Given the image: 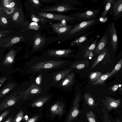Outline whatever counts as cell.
I'll list each match as a JSON object with an SVG mask.
<instances>
[{"instance_id":"cell-11","label":"cell","mask_w":122,"mask_h":122,"mask_svg":"<svg viewBox=\"0 0 122 122\" xmlns=\"http://www.w3.org/2000/svg\"><path fill=\"white\" fill-rule=\"evenodd\" d=\"M70 10H77L79 11H83L84 10H80L78 8L72 7L69 4H63L51 7L43 10L46 11L66 12Z\"/></svg>"},{"instance_id":"cell-1","label":"cell","mask_w":122,"mask_h":122,"mask_svg":"<svg viewBox=\"0 0 122 122\" xmlns=\"http://www.w3.org/2000/svg\"><path fill=\"white\" fill-rule=\"evenodd\" d=\"M69 62L68 60L55 57L36 56L26 62L25 68L26 73L34 76L42 71L49 72L65 68Z\"/></svg>"},{"instance_id":"cell-50","label":"cell","mask_w":122,"mask_h":122,"mask_svg":"<svg viewBox=\"0 0 122 122\" xmlns=\"http://www.w3.org/2000/svg\"><path fill=\"white\" fill-rule=\"evenodd\" d=\"M3 14L2 10L0 7V16Z\"/></svg>"},{"instance_id":"cell-51","label":"cell","mask_w":122,"mask_h":122,"mask_svg":"<svg viewBox=\"0 0 122 122\" xmlns=\"http://www.w3.org/2000/svg\"><path fill=\"white\" fill-rule=\"evenodd\" d=\"M117 122H119L118 121Z\"/></svg>"},{"instance_id":"cell-45","label":"cell","mask_w":122,"mask_h":122,"mask_svg":"<svg viewBox=\"0 0 122 122\" xmlns=\"http://www.w3.org/2000/svg\"><path fill=\"white\" fill-rule=\"evenodd\" d=\"M39 117V116H36L29 119L25 122H36L38 119Z\"/></svg>"},{"instance_id":"cell-8","label":"cell","mask_w":122,"mask_h":122,"mask_svg":"<svg viewBox=\"0 0 122 122\" xmlns=\"http://www.w3.org/2000/svg\"><path fill=\"white\" fill-rule=\"evenodd\" d=\"M71 68H64L56 71L52 73L53 81L57 87L61 81L71 71Z\"/></svg>"},{"instance_id":"cell-43","label":"cell","mask_w":122,"mask_h":122,"mask_svg":"<svg viewBox=\"0 0 122 122\" xmlns=\"http://www.w3.org/2000/svg\"><path fill=\"white\" fill-rule=\"evenodd\" d=\"M29 1L31 3L35 6L38 7L41 6L40 1L38 0H31Z\"/></svg>"},{"instance_id":"cell-23","label":"cell","mask_w":122,"mask_h":122,"mask_svg":"<svg viewBox=\"0 0 122 122\" xmlns=\"http://www.w3.org/2000/svg\"><path fill=\"white\" fill-rule=\"evenodd\" d=\"M108 51L107 48L104 47L99 53L93 62L91 68L92 69L103 59Z\"/></svg>"},{"instance_id":"cell-46","label":"cell","mask_w":122,"mask_h":122,"mask_svg":"<svg viewBox=\"0 0 122 122\" xmlns=\"http://www.w3.org/2000/svg\"><path fill=\"white\" fill-rule=\"evenodd\" d=\"M107 17H106L105 18H103L100 16L97 19V23L99 21L100 22V23H104L107 20V19H105Z\"/></svg>"},{"instance_id":"cell-44","label":"cell","mask_w":122,"mask_h":122,"mask_svg":"<svg viewBox=\"0 0 122 122\" xmlns=\"http://www.w3.org/2000/svg\"><path fill=\"white\" fill-rule=\"evenodd\" d=\"M10 31L7 30H0V38L4 37L6 34L10 33Z\"/></svg>"},{"instance_id":"cell-7","label":"cell","mask_w":122,"mask_h":122,"mask_svg":"<svg viewBox=\"0 0 122 122\" xmlns=\"http://www.w3.org/2000/svg\"><path fill=\"white\" fill-rule=\"evenodd\" d=\"M18 92L15 93L7 97L0 103V112L14 105L21 98Z\"/></svg>"},{"instance_id":"cell-34","label":"cell","mask_w":122,"mask_h":122,"mask_svg":"<svg viewBox=\"0 0 122 122\" xmlns=\"http://www.w3.org/2000/svg\"><path fill=\"white\" fill-rule=\"evenodd\" d=\"M84 97L85 102L88 104L90 105H93L94 100L89 94L87 93H85Z\"/></svg>"},{"instance_id":"cell-13","label":"cell","mask_w":122,"mask_h":122,"mask_svg":"<svg viewBox=\"0 0 122 122\" xmlns=\"http://www.w3.org/2000/svg\"><path fill=\"white\" fill-rule=\"evenodd\" d=\"M80 101V95L78 94L76 97L73 102V105L69 114L67 122H70L74 119L79 112V103Z\"/></svg>"},{"instance_id":"cell-14","label":"cell","mask_w":122,"mask_h":122,"mask_svg":"<svg viewBox=\"0 0 122 122\" xmlns=\"http://www.w3.org/2000/svg\"><path fill=\"white\" fill-rule=\"evenodd\" d=\"M11 18L17 25H22L25 22H24V15L21 7L17 8Z\"/></svg>"},{"instance_id":"cell-22","label":"cell","mask_w":122,"mask_h":122,"mask_svg":"<svg viewBox=\"0 0 122 122\" xmlns=\"http://www.w3.org/2000/svg\"><path fill=\"white\" fill-rule=\"evenodd\" d=\"M16 85L15 82L7 83L0 90V99L13 89Z\"/></svg>"},{"instance_id":"cell-9","label":"cell","mask_w":122,"mask_h":122,"mask_svg":"<svg viewBox=\"0 0 122 122\" xmlns=\"http://www.w3.org/2000/svg\"><path fill=\"white\" fill-rule=\"evenodd\" d=\"M122 12V0H114L109 12L112 15L113 20L116 21L120 18Z\"/></svg>"},{"instance_id":"cell-32","label":"cell","mask_w":122,"mask_h":122,"mask_svg":"<svg viewBox=\"0 0 122 122\" xmlns=\"http://www.w3.org/2000/svg\"><path fill=\"white\" fill-rule=\"evenodd\" d=\"M12 0H2L0 1V7L4 12L8 8L10 3Z\"/></svg>"},{"instance_id":"cell-21","label":"cell","mask_w":122,"mask_h":122,"mask_svg":"<svg viewBox=\"0 0 122 122\" xmlns=\"http://www.w3.org/2000/svg\"><path fill=\"white\" fill-rule=\"evenodd\" d=\"M39 97L31 104L33 107H40L47 102L49 99L50 97L49 95H45Z\"/></svg>"},{"instance_id":"cell-31","label":"cell","mask_w":122,"mask_h":122,"mask_svg":"<svg viewBox=\"0 0 122 122\" xmlns=\"http://www.w3.org/2000/svg\"><path fill=\"white\" fill-rule=\"evenodd\" d=\"M100 37L99 35H97L96 37L95 40L92 42V44L89 46L85 48L82 53L86 52L87 50L95 51L97 46V40Z\"/></svg>"},{"instance_id":"cell-29","label":"cell","mask_w":122,"mask_h":122,"mask_svg":"<svg viewBox=\"0 0 122 122\" xmlns=\"http://www.w3.org/2000/svg\"><path fill=\"white\" fill-rule=\"evenodd\" d=\"M102 73L99 71H96L91 73L89 78L91 81L94 82L97 80L102 75Z\"/></svg>"},{"instance_id":"cell-42","label":"cell","mask_w":122,"mask_h":122,"mask_svg":"<svg viewBox=\"0 0 122 122\" xmlns=\"http://www.w3.org/2000/svg\"><path fill=\"white\" fill-rule=\"evenodd\" d=\"M9 110H7L3 112L0 115V122H1L8 115L10 112Z\"/></svg>"},{"instance_id":"cell-6","label":"cell","mask_w":122,"mask_h":122,"mask_svg":"<svg viewBox=\"0 0 122 122\" xmlns=\"http://www.w3.org/2000/svg\"><path fill=\"white\" fill-rule=\"evenodd\" d=\"M100 8L96 10L89 9L82 12H76L73 15L75 20L85 21L94 20L96 19L100 11Z\"/></svg>"},{"instance_id":"cell-37","label":"cell","mask_w":122,"mask_h":122,"mask_svg":"<svg viewBox=\"0 0 122 122\" xmlns=\"http://www.w3.org/2000/svg\"><path fill=\"white\" fill-rule=\"evenodd\" d=\"M104 122H111L109 116L108 115L104 107L102 109Z\"/></svg>"},{"instance_id":"cell-16","label":"cell","mask_w":122,"mask_h":122,"mask_svg":"<svg viewBox=\"0 0 122 122\" xmlns=\"http://www.w3.org/2000/svg\"><path fill=\"white\" fill-rule=\"evenodd\" d=\"M51 111L54 115H58L60 117L63 114L64 105L61 102H57L52 105L51 108Z\"/></svg>"},{"instance_id":"cell-28","label":"cell","mask_w":122,"mask_h":122,"mask_svg":"<svg viewBox=\"0 0 122 122\" xmlns=\"http://www.w3.org/2000/svg\"><path fill=\"white\" fill-rule=\"evenodd\" d=\"M109 73L101 75L97 80L92 82V85H96L103 84L108 78L109 77Z\"/></svg>"},{"instance_id":"cell-30","label":"cell","mask_w":122,"mask_h":122,"mask_svg":"<svg viewBox=\"0 0 122 122\" xmlns=\"http://www.w3.org/2000/svg\"><path fill=\"white\" fill-rule=\"evenodd\" d=\"M7 16L3 14L0 16V25L2 27L8 26L9 21Z\"/></svg>"},{"instance_id":"cell-3","label":"cell","mask_w":122,"mask_h":122,"mask_svg":"<svg viewBox=\"0 0 122 122\" xmlns=\"http://www.w3.org/2000/svg\"><path fill=\"white\" fill-rule=\"evenodd\" d=\"M34 76L30 77L28 81L27 87L24 90L18 92L21 98L27 100L32 96L40 95L44 94L41 89L36 85L34 81Z\"/></svg>"},{"instance_id":"cell-12","label":"cell","mask_w":122,"mask_h":122,"mask_svg":"<svg viewBox=\"0 0 122 122\" xmlns=\"http://www.w3.org/2000/svg\"><path fill=\"white\" fill-rule=\"evenodd\" d=\"M38 15L39 16L53 20L61 21L65 20L66 21L74 20V18L72 17L64 15L44 12L38 13Z\"/></svg>"},{"instance_id":"cell-48","label":"cell","mask_w":122,"mask_h":122,"mask_svg":"<svg viewBox=\"0 0 122 122\" xmlns=\"http://www.w3.org/2000/svg\"><path fill=\"white\" fill-rule=\"evenodd\" d=\"M13 119L12 116H11L8 117L4 122H11Z\"/></svg>"},{"instance_id":"cell-47","label":"cell","mask_w":122,"mask_h":122,"mask_svg":"<svg viewBox=\"0 0 122 122\" xmlns=\"http://www.w3.org/2000/svg\"><path fill=\"white\" fill-rule=\"evenodd\" d=\"M119 87V86L118 85H115L112 87V90L113 91L115 92L116 91L118 88Z\"/></svg>"},{"instance_id":"cell-40","label":"cell","mask_w":122,"mask_h":122,"mask_svg":"<svg viewBox=\"0 0 122 122\" xmlns=\"http://www.w3.org/2000/svg\"><path fill=\"white\" fill-rule=\"evenodd\" d=\"M40 26L35 22H32L29 25L28 28L32 29L35 30H37L39 28Z\"/></svg>"},{"instance_id":"cell-25","label":"cell","mask_w":122,"mask_h":122,"mask_svg":"<svg viewBox=\"0 0 122 122\" xmlns=\"http://www.w3.org/2000/svg\"><path fill=\"white\" fill-rule=\"evenodd\" d=\"M93 32V31H91L79 37L73 41L70 42V45L71 46H72L80 45L86 40L87 36L92 33Z\"/></svg>"},{"instance_id":"cell-35","label":"cell","mask_w":122,"mask_h":122,"mask_svg":"<svg viewBox=\"0 0 122 122\" xmlns=\"http://www.w3.org/2000/svg\"><path fill=\"white\" fill-rule=\"evenodd\" d=\"M24 112L22 110H20L16 115L14 119H13L12 122H20L23 118Z\"/></svg>"},{"instance_id":"cell-36","label":"cell","mask_w":122,"mask_h":122,"mask_svg":"<svg viewBox=\"0 0 122 122\" xmlns=\"http://www.w3.org/2000/svg\"><path fill=\"white\" fill-rule=\"evenodd\" d=\"M86 117L89 122H96L94 115L91 111L87 113Z\"/></svg>"},{"instance_id":"cell-20","label":"cell","mask_w":122,"mask_h":122,"mask_svg":"<svg viewBox=\"0 0 122 122\" xmlns=\"http://www.w3.org/2000/svg\"><path fill=\"white\" fill-rule=\"evenodd\" d=\"M111 31L112 46L113 50L114 51L116 50L117 46L118 38L117 31L113 21L111 23Z\"/></svg>"},{"instance_id":"cell-4","label":"cell","mask_w":122,"mask_h":122,"mask_svg":"<svg viewBox=\"0 0 122 122\" xmlns=\"http://www.w3.org/2000/svg\"><path fill=\"white\" fill-rule=\"evenodd\" d=\"M70 48L65 49H50L46 50L43 52L42 56L45 57H53L61 58H69L74 56L71 53L77 50L73 51Z\"/></svg>"},{"instance_id":"cell-5","label":"cell","mask_w":122,"mask_h":122,"mask_svg":"<svg viewBox=\"0 0 122 122\" xmlns=\"http://www.w3.org/2000/svg\"><path fill=\"white\" fill-rule=\"evenodd\" d=\"M97 18L92 20L82 21L76 25L68 32L67 35L70 36L75 34L78 35V33L82 34L90 29L97 23Z\"/></svg>"},{"instance_id":"cell-26","label":"cell","mask_w":122,"mask_h":122,"mask_svg":"<svg viewBox=\"0 0 122 122\" xmlns=\"http://www.w3.org/2000/svg\"><path fill=\"white\" fill-rule=\"evenodd\" d=\"M114 0H107L105 1L104 3V9L102 13L101 17L105 18L109 12L110 10L113 2Z\"/></svg>"},{"instance_id":"cell-15","label":"cell","mask_w":122,"mask_h":122,"mask_svg":"<svg viewBox=\"0 0 122 122\" xmlns=\"http://www.w3.org/2000/svg\"><path fill=\"white\" fill-rule=\"evenodd\" d=\"M103 101L106 107L109 110L118 107L121 103V101L119 100H115L112 98L108 97H106L105 99H103Z\"/></svg>"},{"instance_id":"cell-49","label":"cell","mask_w":122,"mask_h":122,"mask_svg":"<svg viewBox=\"0 0 122 122\" xmlns=\"http://www.w3.org/2000/svg\"><path fill=\"white\" fill-rule=\"evenodd\" d=\"M66 21L65 20H63L61 21V24L63 26L66 25Z\"/></svg>"},{"instance_id":"cell-39","label":"cell","mask_w":122,"mask_h":122,"mask_svg":"<svg viewBox=\"0 0 122 122\" xmlns=\"http://www.w3.org/2000/svg\"><path fill=\"white\" fill-rule=\"evenodd\" d=\"M32 20L35 22H43L45 20L44 18H39L35 16V15L32 14L31 16Z\"/></svg>"},{"instance_id":"cell-41","label":"cell","mask_w":122,"mask_h":122,"mask_svg":"<svg viewBox=\"0 0 122 122\" xmlns=\"http://www.w3.org/2000/svg\"><path fill=\"white\" fill-rule=\"evenodd\" d=\"M9 77L8 76H4L0 77V88L8 79Z\"/></svg>"},{"instance_id":"cell-33","label":"cell","mask_w":122,"mask_h":122,"mask_svg":"<svg viewBox=\"0 0 122 122\" xmlns=\"http://www.w3.org/2000/svg\"><path fill=\"white\" fill-rule=\"evenodd\" d=\"M122 64V60H121L118 62L113 69L109 73V77L116 73L121 68Z\"/></svg>"},{"instance_id":"cell-10","label":"cell","mask_w":122,"mask_h":122,"mask_svg":"<svg viewBox=\"0 0 122 122\" xmlns=\"http://www.w3.org/2000/svg\"><path fill=\"white\" fill-rule=\"evenodd\" d=\"M75 76V73H70L61 81L57 87L64 91L69 90L74 82Z\"/></svg>"},{"instance_id":"cell-27","label":"cell","mask_w":122,"mask_h":122,"mask_svg":"<svg viewBox=\"0 0 122 122\" xmlns=\"http://www.w3.org/2000/svg\"><path fill=\"white\" fill-rule=\"evenodd\" d=\"M23 38V37L21 36L14 37L5 43L3 46V47L7 48L13 46L20 42Z\"/></svg>"},{"instance_id":"cell-38","label":"cell","mask_w":122,"mask_h":122,"mask_svg":"<svg viewBox=\"0 0 122 122\" xmlns=\"http://www.w3.org/2000/svg\"><path fill=\"white\" fill-rule=\"evenodd\" d=\"M94 51V50L86 51L84 56V57L87 58L92 59L93 56V52Z\"/></svg>"},{"instance_id":"cell-2","label":"cell","mask_w":122,"mask_h":122,"mask_svg":"<svg viewBox=\"0 0 122 122\" xmlns=\"http://www.w3.org/2000/svg\"><path fill=\"white\" fill-rule=\"evenodd\" d=\"M34 81L44 94L49 91L51 87H56L53 80L52 73L46 71H41L34 75Z\"/></svg>"},{"instance_id":"cell-19","label":"cell","mask_w":122,"mask_h":122,"mask_svg":"<svg viewBox=\"0 0 122 122\" xmlns=\"http://www.w3.org/2000/svg\"><path fill=\"white\" fill-rule=\"evenodd\" d=\"M108 42V39L105 33L99 41L94 52V55L97 56L105 47Z\"/></svg>"},{"instance_id":"cell-24","label":"cell","mask_w":122,"mask_h":122,"mask_svg":"<svg viewBox=\"0 0 122 122\" xmlns=\"http://www.w3.org/2000/svg\"><path fill=\"white\" fill-rule=\"evenodd\" d=\"M16 54L15 51L13 50H10L5 58L3 62L4 64L5 65H9L13 63Z\"/></svg>"},{"instance_id":"cell-18","label":"cell","mask_w":122,"mask_h":122,"mask_svg":"<svg viewBox=\"0 0 122 122\" xmlns=\"http://www.w3.org/2000/svg\"><path fill=\"white\" fill-rule=\"evenodd\" d=\"M44 38L40 35H36L35 38L31 52H35L40 50L41 47L45 43Z\"/></svg>"},{"instance_id":"cell-17","label":"cell","mask_w":122,"mask_h":122,"mask_svg":"<svg viewBox=\"0 0 122 122\" xmlns=\"http://www.w3.org/2000/svg\"><path fill=\"white\" fill-rule=\"evenodd\" d=\"M52 27L53 30L59 34L68 32L72 28V27L69 25L63 26L60 23L52 24Z\"/></svg>"}]
</instances>
